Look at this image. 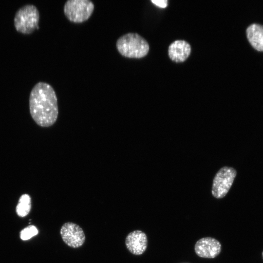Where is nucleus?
<instances>
[{"instance_id": "nucleus-11", "label": "nucleus", "mask_w": 263, "mask_h": 263, "mask_svg": "<svg viewBox=\"0 0 263 263\" xmlns=\"http://www.w3.org/2000/svg\"><path fill=\"white\" fill-rule=\"evenodd\" d=\"M31 198L28 194H23L19 199L16 207L17 214L20 217L26 216L31 209Z\"/></svg>"}, {"instance_id": "nucleus-1", "label": "nucleus", "mask_w": 263, "mask_h": 263, "mask_svg": "<svg viewBox=\"0 0 263 263\" xmlns=\"http://www.w3.org/2000/svg\"><path fill=\"white\" fill-rule=\"evenodd\" d=\"M29 110L35 122L42 127H49L56 122L58 115L57 96L51 85L38 82L29 96Z\"/></svg>"}, {"instance_id": "nucleus-13", "label": "nucleus", "mask_w": 263, "mask_h": 263, "mask_svg": "<svg viewBox=\"0 0 263 263\" xmlns=\"http://www.w3.org/2000/svg\"><path fill=\"white\" fill-rule=\"evenodd\" d=\"M151 1L154 5L161 8H165L168 5L167 0H151Z\"/></svg>"}, {"instance_id": "nucleus-3", "label": "nucleus", "mask_w": 263, "mask_h": 263, "mask_svg": "<svg viewBox=\"0 0 263 263\" xmlns=\"http://www.w3.org/2000/svg\"><path fill=\"white\" fill-rule=\"evenodd\" d=\"M39 13L37 7L27 4L19 8L16 12L14 22L16 30L23 34L32 33L38 28Z\"/></svg>"}, {"instance_id": "nucleus-4", "label": "nucleus", "mask_w": 263, "mask_h": 263, "mask_svg": "<svg viewBox=\"0 0 263 263\" xmlns=\"http://www.w3.org/2000/svg\"><path fill=\"white\" fill-rule=\"evenodd\" d=\"M94 5L90 0H68L63 7L64 14L71 22L82 23L87 20L92 15Z\"/></svg>"}, {"instance_id": "nucleus-5", "label": "nucleus", "mask_w": 263, "mask_h": 263, "mask_svg": "<svg viewBox=\"0 0 263 263\" xmlns=\"http://www.w3.org/2000/svg\"><path fill=\"white\" fill-rule=\"evenodd\" d=\"M236 170L233 168L224 167L216 174L213 181L211 192L217 198L224 197L229 190L236 176Z\"/></svg>"}, {"instance_id": "nucleus-14", "label": "nucleus", "mask_w": 263, "mask_h": 263, "mask_svg": "<svg viewBox=\"0 0 263 263\" xmlns=\"http://www.w3.org/2000/svg\"><path fill=\"white\" fill-rule=\"evenodd\" d=\"M262 256H263V253H262Z\"/></svg>"}, {"instance_id": "nucleus-10", "label": "nucleus", "mask_w": 263, "mask_h": 263, "mask_svg": "<svg viewBox=\"0 0 263 263\" xmlns=\"http://www.w3.org/2000/svg\"><path fill=\"white\" fill-rule=\"evenodd\" d=\"M247 39L256 50L263 52V25L253 23L246 29Z\"/></svg>"}, {"instance_id": "nucleus-2", "label": "nucleus", "mask_w": 263, "mask_h": 263, "mask_svg": "<svg viewBox=\"0 0 263 263\" xmlns=\"http://www.w3.org/2000/svg\"><path fill=\"white\" fill-rule=\"evenodd\" d=\"M116 47L122 56L130 58L144 57L150 49L147 40L135 33H128L119 37L116 41Z\"/></svg>"}, {"instance_id": "nucleus-7", "label": "nucleus", "mask_w": 263, "mask_h": 263, "mask_svg": "<svg viewBox=\"0 0 263 263\" xmlns=\"http://www.w3.org/2000/svg\"><path fill=\"white\" fill-rule=\"evenodd\" d=\"M220 243L211 237H205L199 240L195 244L196 254L202 258H214L221 252Z\"/></svg>"}, {"instance_id": "nucleus-8", "label": "nucleus", "mask_w": 263, "mask_h": 263, "mask_svg": "<svg viewBox=\"0 0 263 263\" xmlns=\"http://www.w3.org/2000/svg\"><path fill=\"white\" fill-rule=\"evenodd\" d=\"M125 244L132 254L135 255H141L147 248V236L144 232L140 230L132 231L126 237Z\"/></svg>"}, {"instance_id": "nucleus-6", "label": "nucleus", "mask_w": 263, "mask_h": 263, "mask_svg": "<svg viewBox=\"0 0 263 263\" xmlns=\"http://www.w3.org/2000/svg\"><path fill=\"white\" fill-rule=\"evenodd\" d=\"M60 235L63 242L69 247L77 248L85 241V235L82 228L73 222H67L61 226Z\"/></svg>"}, {"instance_id": "nucleus-12", "label": "nucleus", "mask_w": 263, "mask_h": 263, "mask_svg": "<svg viewBox=\"0 0 263 263\" xmlns=\"http://www.w3.org/2000/svg\"><path fill=\"white\" fill-rule=\"evenodd\" d=\"M38 233V229L34 225H30L23 229L20 232V238L22 240H27Z\"/></svg>"}, {"instance_id": "nucleus-9", "label": "nucleus", "mask_w": 263, "mask_h": 263, "mask_svg": "<svg viewBox=\"0 0 263 263\" xmlns=\"http://www.w3.org/2000/svg\"><path fill=\"white\" fill-rule=\"evenodd\" d=\"M191 53V46L187 41L177 40L169 47L168 55L170 59L175 62L185 61Z\"/></svg>"}]
</instances>
